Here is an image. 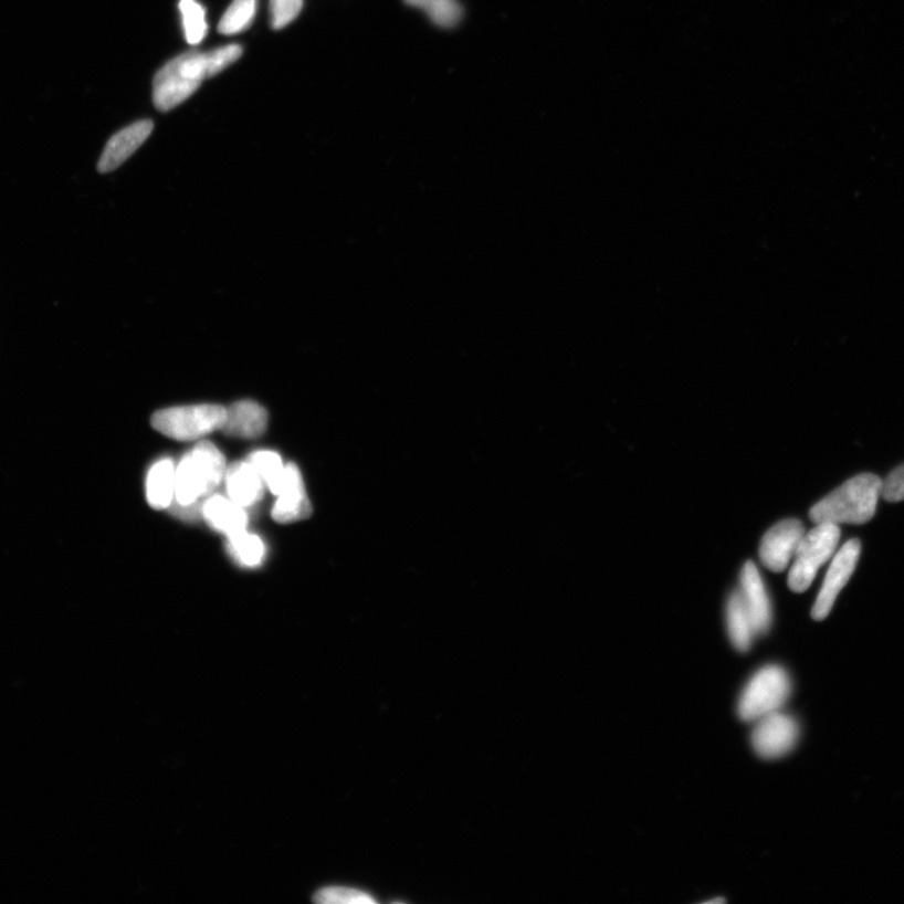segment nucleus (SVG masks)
<instances>
[{"label": "nucleus", "mask_w": 904, "mask_h": 904, "mask_svg": "<svg viewBox=\"0 0 904 904\" xmlns=\"http://www.w3.org/2000/svg\"><path fill=\"white\" fill-rule=\"evenodd\" d=\"M728 635L737 651H749L755 635L749 613H747L740 592H734L726 608Z\"/></svg>", "instance_id": "15"}, {"label": "nucleus", "mask_w": 904, "mask_h": 904, "mask_svg": "<svg viewBox=\"0 0 904 904\" xmlns=\"http://www.w3.org/2000/svg\"><path fill=\"white\" fill-rule=\"evenodd\" d=\"M725 902L726 901L724 898H715V900L705 902V904H717V903H725Z\"/></svg>", "instance_id": "28"}, {"label": "nucleus", "mask_w": 904, "mask_h": 904, "mask_svg": "<svg viewBox=\"0 0 904 904\" xmlns=\"http://www.w3.org/2000/svg\"><path fill=\"white\" fill-rule=\"evenodd\" d=\"M272 512L276 523L288 524L308 519L312 515V505L299 469L295 464L285 466L284 482Z\"/></svg>", "instance_id": "9"}, {"label": "nucleus", "mask_w": 904, "mask_h": 904, "mask_svg": "<svg viewBox=\"0 0 904 904\" xmlns=\"http://www.w3.org/2000/svg\"><path fill=\"white\" fill-rule=\"evenodd\" d=\"M410 7L425 12L431 22L441 28H452L463 18V7L458 0H403Z\"/></svg>", "instance_id": "19"}, {"label": "nucleus", "mask_w": 904, "mask_h": 904, "mask_svg": "<svg viewBox=\"0 0 904 904\" xmlns=\"http://www.w3.org/2000/svg\"><path fill=\"white\" fill-rule=\"evenodd\" d=\"M147 502L154 509L169 507L175 495V469L169 459L156 463L147 476Z\"/></svg>", "instance_id": "17"}, {"label": "nucleus", "mask_w": 904, "mask_h": 904, "mask_svg": "<svg viewBox=\"0 0 904 904\" xmlns=\"http://www.w3.org/2000/svg\"><path fill=\"white\" fill-rule=\"evenodd\" d=\"M742 597L755 634L767 633L771 624V606L758 568L747 561L742 574Z\"/></svg>", "instance_id": "11"}, {"label": "nucleus", "mask_w": 904, "mask_h": 904, "mask_svg": "<svg viewBox=\"0 0 904 904\" xmlns=\"http://www.w3.org/2000/svg\"><path fill=\"white\" fill-rule=\"evenodd\" d=\"M882 496L890 503L904 501V465L897 467L883 482Z\"/></svg>", "instance_id": "27"}, {"label": "nucleus", "mask_w": 904, "mask_h": 904, "mask_svg": "<svg viewBox=\"0 0 904 904\" xmlns=\"http://www.w3.org/2000/svg\"><path fill=\"white\" fill-rule=\"evenodd\" d=\"M243 49L239 44H229L206 53L208 78L214 77L224 71L230 64L242 57Z\"/></svg>", "instance_id": "25"}, {"label": "nucleus", "mask_w": 904, "mask_h": 904, "mask_svg": "<svg viewBox=\"0 0 904 904\" xmlns=\"http://www.w3.org/2000/svg\"><path fill=\"white\" fill-rule=\"evenodd\" d=\"M315 902L318 903H347V904H371L376 901L361 891L346 887H326L316 893Z\"/></svg>", "instance_id": "24"}, {"label": "nucleus", "mask_w": 904, "mask_h": 904, "mask_svg": "<svg viewBox=\"0 0 904 904\" xmlns=\"http://www.w3.org/2000/svg\"><path fill=\"white\" fill-rule=\"evenodd\" d=\"M841 529L837 524L820 523L801 539L790 569L788 585L792 592L802 593L813 584L818 570L833 557Z\"/></svg>", "instance_id": "4"}, {"label": "nucleus", "mask_w": 904, "mask_h": 904, "mask_svg": "<svg viewBox=\"0 0 904 904\" xmlns=\"http://www.w3.org/2000/svg\"><path fill=\"white\" fill-rule=\"evenodd\" d=\"M256 13V0H234L232 6L218 25V31L224 35H233L248 30L253 23Z\"/></svg>", "instance_id": "20"}, {"label": "nucleus", "mask_w": 904, "mask_h": 904, "mask_svg": "<svg viewBox=\"0 0 904 904\" xmlns=\"http://www.w3.org/2000/svg\"><path fill=\"white\" fill-rule=\"evenodd\" d=\"M263 480L251 463L238 461L227 470V488L230 500L246 507L262 501Z\"/></svg>", "instance_id": "13"}, {"label": "nucleus", "mask_w": 904, "mask_h": 904, "mask_svg": "<svg viewBox=\"0 0 904 904\" xmlns=\"http://www.w3.org/2000/svg\"><path fill=\"white\" fill-rule=\"evenodd\" d=\"M179 8L188 43L199 44L208 33L206 8L197 0H180Z\"/></svg>", "instance_id": "22"}, {"label": "nucleus", "mask_w": 904, "mask_h": 904, "mask_svg": "<svg viewBox=\"0 0 904 904\" xmlns=\"http://www.w3.org/2000/svg\"><path fill=\"white\" fill-rule=\"evenodd\" d=\"M207 78L206 53L189 51L178 55L156 73L153 85L155 107L168 113L186 103Z\"/></svg>", "instance_id": "2"}, {"label": "nucleus", "mask_w": 904, "mask_h": 904, "mask_svg": "<svg viewBox=\"0 0 904 904\" xmlns=\"http://www.w3.org/2000/svg\"><path fill=\"white\" fill-rule=\"evenodd\" d=\"M229 540L230 544H232L234 555L243 565L255 567L263 560V542L255 537V535H249L246 530H244L233 535Z\"/></svg>", "instance_id": "23"}, {"label": "nucleus", "mask_w": 904, "mask_h": 904, "mask_svg": "<svg viewBox=\"0 0 904 904\" xmlns=\"http://www.w3.org/2000/svg\"><path fill=\"white\" fill-rule=\"evenodd\" d=\"M303 8V0H271L272 27L275 31L291 24Z\"/></svg>", "instance_id": "26"}, {"label": "nucleus", "mask_w": 904, "mask_h": 904, "mask_svg": "<svg viewBox=\"0 0 904 904\" xmlns=\"http://www.w3.org/2000/svg\"><path fill=\"white\" fill-rule=\"evenodd\" d=\"M790 695L789 673L780 666L768 665L754 673L747 682L737 713L743 722L755 723L764 716L780 712Z\"/></svg>", "instance_id": "3"}, {"label": "nucleus", "mask_w": 904, "mask_h": 904, "mask_svg": "<svg viewBox=\"0 0 904 904\" xmlns=\"http://www.w3.org/2000/svg\"><path fill=\"white\" fill-rule=\"evenodd\" d=\"M755 723L751 744L760 758L778 759L795 749L800 735L795 717L777 712Z\"/></svg>", "instance_id": "6"}, {"label": "nucleus", "mask_w": 904, "mask_h": 904, "mask_svg": "<svg viewBox=\"0 0 904 904\" xmlns=\"http://www.w3.org/2000/svg\"><path fill=\"white\" fill-rule=\"evenodd\" d=\"M267 427V412L254 401H239L227 409V418L220 431L228 437L257 439Z\"/></svg>", "instance_id": "12"}, {"label": "nucleus", "mask_w": 904, "mask_h": 904, "mask_svg": "<svg viewBox=\"0 0 904 904\" xmlns=\"http://www.w3.org/2000/svg\"><path fill=\"white\" fill-rule=\"evenodd\" d=\"M861 542L853 539L845 543L844 547L834 556L822 589H820L818 595L813 611H811V617H813L816 621L826 620L830 611H832L839 593L842 592L848 580H850L854 574L856 563L861 557Z\"/></svg>", "instance_id": "7"}, {"label": "nucleus", "mask_w": 904, "mask_h": 904, "mask_svg": "<svg viewBox=\"0 0 904 904\" xmlns=\"http://www.w3.org/2000/svg\"><path fill=\"white\" fill-rule=\"evenodd\" d=\"M882 479L862 474L848 480L810 509V521L816 524H865L877 511L882 496Z\"/></svg>", "instance_id": "1"}, {"label": "nucleus", "mask_w": 904, "mask_h": 904, "mask_svg": "<svg viewBox=\"0 0 904 904\" xmlns=\"http://www.w3.org/2000/svg\"><path fill=\"white\" fill-rule=\"evenodd\" d=\"M153 130L154 123L151 119H143V122H137L111 137L98 161V171L107 174L119 168L140 149L147 137L153 134Z\"/></svg>", "instance_id": "10"}, {"label": "nucleus", "mask_w": 904, "mask_h": 904, "mask_svg": "<svg viewBox=\"0 0 904 904\" xmlns=\"http://www.w3.org/2000/svg\"><path fill=\"white\" fill-rule=\"evenodd\" d=\"M193 464L204 482L207 495L220 485L225 473V459L211 442L202 441L190 452Z\"/></svg>", "instance_id": "16"}, {"label": "nucleus", "mask_w": 904, "mask_h": 904, "mask_svg": "<svg viewBox=\"0 0 904 904\" xmlns=\"http://www.w3.org/2000/svg\"><path fill=\"white\" fill-rule=\"evenodd\" d=\"M805 535V525L796 519H787L774 525L764 535L760 544L759 556L763 565L775 574L787 569Z\"/></svg>", "instance_id": "8"}, {"label": "nucleus", "mask_w": 904, "mask_h": 904, "mask_svg": "<svg viewBox=\"0 0 904 904\" xmlns=\"http://www.w3.org/2000/svg\"><path fill=\"white\" fill-rule=\"evenodd\" d=\"M249 463L254 466L270 491L274 495H280L285 474L281 456L273 451H257Z\"/></svg>", "instance_id": "21"}, {"label": "nucleus", "mask_w": 904, "mask_h": 904, "mask_svg": "<svg viewBox=\"0 0 904 904\" xmlns=\"http://www.w3.org/2000/svg\"><path fill=\"white\" fill-rule=\"evenodd\" d=\"M202 515L210 525L228 535H233L246 530V514L243 506L225 497L216 495L202 506Z\"/></svg>", "instance_id": "14"}, {"label": "nucleus", "mask_w": 904, "mask_h": 904, "mask_svg": "<svg viewBox=\"0 0 904 904\" xmlns=\"http://www.w3.org/2000/svg\"><path fill=\"white\" fill-rule=\"evenodd\" d=\"M206 485L193 464L191 455L181 460L178 469L175 470V496L181 506L196 504L199 497L206 496Z\"/></svg>", "instance_id": "18"}, {"label": "nucleus", "mask_w": 904, "mask_h": 904, "mask_svg": "<svg viewBox=\"0 0 904 904\" xmlns=\"http://www.w3.org/2000/svg\"><path fill=\"white\" fill-rule=\"evenodd\" d=\"M227 418V409L219 404L180 406L158 411L151 423L154 429L178 441H193L220 430Z\"/></svg>", "instance_id": "5"}]
</instances>
